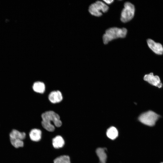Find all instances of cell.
<instances>
[{"label":"cell","instance_id":"obj_10","mask_svg":"<svg viewBox=\"0 0 163 163\" xmlns=\"http://www.w3.org/2000/svg\"><path fill=\"white\" fill-rule=\"evenodd\" d=\"M42 132L40 129L34 128L31 129L29 133L30 139L32 141L37 142L40 140Z\"/></svg>","mask_w":163,"mask_h":163},{"label":"cell","instance_id":"obj_4","mask_svg":"<svg viewBox=\"0 0 163 163\" xmlns=\"http://www.w3.org/2000/svg\"><path fill=\"white\" fill-rule=\"evenodd\" d=\"M108 9V6L105 4L101 1H98L89 6L88 11L91 15L100 17L102 15V12H107Z\"/></svg>","mask_w":163,"mask_h":163},{"label":"cell","instance_id":"obj_1","mask_svg":"<svg viewBox=\"0 0 163 163\" xmlns=\"http://www.w3.org/2000/svg\"><path fill=\"white\" fill-rule=\"evenodd\" d=\"M41 117L42 126L48 131L53 132L55 129L54 125L58 127L62 125L59 115L53 111L45 112L42 114Z\"/></svg>","mask_w":163,"mask_h":163},{"label":"cell","instance_id":"obj_16","mask_svg":"<svg viewBox=\"0 0 163 163\" xmlns=\"http://www.w3.org/2000/svg\"><path fill=\"white\" fill-rule=\"evenodd\" d=\"M53 163H71L69 157L67 155H62L56 158Z\"/></svg>","mask_w":163,"mask_h":163},{"label":"cell","instance_id":"obj_11","mask_svg":"<svg viewBox=\"0 0 163 163\" xmlns=\"http://www.w3.org/2000/svg\"><path fill=\"white\" fill-rule=\"evenodd\" d=\"M106 148H99L97 149L96 152L99 158V163H106L107 155L106 153Z\"/></svg>","mask_w":163,"mask_h":163},{"label":"cell","instance_id":"obj_15","mask_svg":"<svg viewBox=\"0 0 163 163\" xmlns=\"http://www.w3.org/2000/svg\"><path fill=\"white\" fill-rule=\"evenodd\" d=\"M10 141L11 145L16 149L22 148L24 146V140L19 139H10Z\"/></svg>","mask_w":163,"mask_h":163},{"label":"cell","instance_id":"obj_2","mask_svg":"<svg viewBox=\"0 0 163 163\" xmlns=\"http://www.w3.org/2000/svg\"><path fill=\"white\" fill-rule=\"evenodd\" d=\"M127 30L125 28L113 27L107 29L103 36L104 44H106L111 40L118 38L125 37Z\"/></svg>","mask_w":163,"mask_h":163},{"label":"cell","instance_id":"obj_14","mask_svg":"<svg viewBox=\"0 0 163 163\" xmlns=\"http://www.w3.org/2000/svg\"><path fill=\"white\" fill-rule=\"evenodd\" d=\"M106 135L110 139L114 140L118 136V132L116 127L114 126H111L107 129L106 132Z\"/></svg>","mask_w":163,"mask_h":163},{"label":"cell","instance_id":"obj_5","mask_svg":"<svg viewBox=\"0 0 163 163\" xmlns=\"http://www.w3.org/2000/svg\"><path fill=\"white\" fill-rule=\"evenodd\" d=\"M135 12V8L134 5L130 2H126L121 13V21L123 23L129 21L133 18Z\"/></svg>","mask_w":163,"mask_h":163},{"label":"cell","instance_id":"obj_12","mask_svg":"<svg viewBox=\"0 0 163 163\" xmlns=\"http://www.w3.org/2000/svg\"><path fill=\"white\" fill-rule=\"evenodd\" d=\"M32 89L33 91L36 93L43 94L45 90V85L43 82L37 81L34 83Z\"/></svg>","mask_w":163,"mask_h":163},{"label":"cell","instance_id":"obj_17","mask_svg":"<svg viewBox=\"0 0 163 163\" xmlns=\"http://www.w3.org/2000/svg\"><path fill=\"white\" fill-rule=\"evenodd\" d=\"M103 1L108 4H110L114 1L113 0H103Z\"/></svg>","mask_w":163,"mask_h":163},{"label":"cell","instance_id":"obj_6","mask_svg":"<svg viewBox=\"0 0 163 163\" xmlns=\"http://www.w3.org/2000/svg\"><path fill=\"white\" fill-rule=\"evenodd\" d=\"M144 79L150 84L161 88L162 87V84L159 77L157 75L154 76L152 72L145 75Z\"/></svg>","mask_w":163,"mask_h":163},{"label":"cell","instance_id":"obj_13","mask_svg":"<svg viewBox=\"0 0 163 163\" xmlns=\"http://www.w3.org/2000/svg\"><path fill=\"white\" fill-rule=\"evenodd\" d=\"M64 144V140L60 136H57L52 139V145L55 149H58L62 148Z\"/></svg>","mask_w":163,"mask_h":163},{"label":"cell","instance_id":"obj_8","mask_svg":"<svg viewBox=\"0 0 163 163\" xmlns=\"http://www.w3.org/2000/svg\"><path fill=\"white\" fill-rule=\"evenodd\" d=\"M48 98L51 103L56 104L59 103L62 100L63 96L59 91H53L49 94Z\"/></svg>","mask_w":163,"mask_h":163},{"label":"cell","instance_id":"obj_3","mask_svg":"<svg viewBox=\"0 0 163 163\" xmlns=\"http://www.w3.org/2000/svg\"><path fill=\"white\" fill-rule=\"evenodd\" d=\"M160 116L152 111L142 113L139 117V120L143 124L149 126H154Z\"/></svg>","mask_w":163,"mask_h":163},{"label":"cell","instance_id":"obj_9","mask_svg":"<svg viewBox=\"0 0 163 163\" xmlns=\"http://www.w3.org/2000/svg\"><path fill=\"white\" fill-rule=\"evenodd\" d=\"M27 134L16 129H13L9 134L10 139H19L24 140L26 138Z\"/></svg>","mask_w":163,"mask_h":163},{"label":"cell","instance_id":"obj_7","mask_svg":"<svg viewBox=\"0 0 163 163\" xmlns=\"http://www.w3.org/2000/svg\"><path fill=\"white\" fill-rule=\"evenodd\" d=\"M147 43L149 48L154 53L158 55L163 54V47L161 43H156L150 39L147 40Z\"/></svg>","mask_w":163,"mask_h":163},{"label":"cell","instance_id":"obj_18","mask_svg":"<svg viewBox=\"0 0 163 163\" xmlns=\"http://www.w3.org/2000/svg\"><path fill=\"white\" fill-rule=\"evenodd\" d=\"M161 163H163V162Z\"/></svg>","mask_w":163,"mask_h":163}]
</instances>
